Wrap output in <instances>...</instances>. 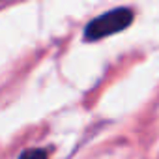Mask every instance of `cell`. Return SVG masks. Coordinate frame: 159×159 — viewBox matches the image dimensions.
Segmentation results:
<instances>
[{
  "instance_id": "cell-1",
  "label": "cell",
  "mask_w": 159,
  "mask_h": 159,
  "mask_svg": "<svg viewBox=\"0 0 159 159\" xmlns=\"http://www.w3.org/2000/svg\"><path fill=\"white\" fill-rule=\"evenodd\" d=\"M131 23H133V11L127 8H116V10H111V11L99 15L92 23H88L84 28V38L86 39H101L105 36H112V34L127 28Z\"/></svg>"
},
{
  "instance_id": "cell-2",
  "label": "cell",
  "mask_w": 159,
  "mask_h": 159,
  "mask_svg": "<svg viewBox=\"0 0 159 159\" xmlns=\"http://www.w3.org/2000/svg\"><path fill=\"white\" fill-rule=\"evenodd\" d=\"M19 159H47V153L39 148H28L19 155Z\"/></svg>"
}]
</instances>
